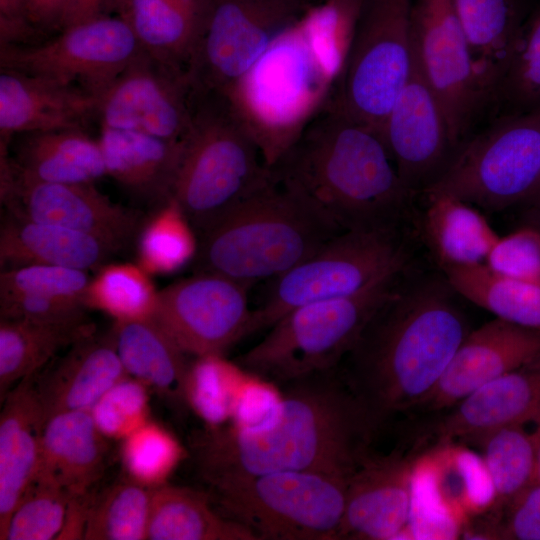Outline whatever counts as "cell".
<instances>
[{
    "label": "cell",
    "instance_id": "6da1fadb",
    "mask_svg": "<svg viewBox=\"0 0 540 540\" xmlns=\"http://www.w3.org/2000/svg\"><path fill=\"white\" fill-rule=\"evenodd\" d=\"M284 387L268 419L214 426L196 435L192 450L204 482L281 471L349 479L372 452L380 430L339 367Z\"/></svg>",
    "mask_w": 540,
    "mask_h": 540
},
{
    "label": "cell",
    "instance_id": "7a4b0ae2",
    "mask_svg": "<svg viewBox=\"0 0 540 540\" xmlns=\"http://www.w3.org/2000/svg\"><path fill=\"white\" fill-rule=\"evenodd\" d=\"M444 274L407 269L339 366L381 431L433 389L470 332Z\"/></svg>",
    "mask_w": 540,
    "mask_h": 540
},
{
    "label": "cell",
    "instance_id": "3957f363",
    "mask_svg": "<svg viewBox=\"0 0 540 540\" xmlns=\"http://www.w3.org/2000/svg\"><path fill=\"white\" fill-rule=\"evenodd\" d=\"M270 170L341 232L415 224L418 194L401 180L379 133L327 102Z\"/></svg>",
    "mask_w": 540,
    "mask_h": 540
},
{
    "label": "cell",
    "instance_id": "277c9868",
    "mask_svg": "<svg viewBox=\"0 0 540 540\" xmlns=\"http://www.w3.org/2000/svg\"><path fill=\"white\" fill-rule=\"evenodd\" d=\"M320 36L318 12L311 5L223 95L247 125L269 168L329 98L342 58L323 59L324 54L317 53Z\"/></svg>",
    "mask_w": 540,
    "mask_h": 540
},
{
    "label": "cell",
    "instance_id": "5b68a950",
    "mask_svg": "<svg viewBox=\"0 0 540 540\" xmlns=\"http://www.w3.org/2000/svg\"><path fill=\"white\" fill-rule=\"evenodd\" d=\"M339 233L272 178L199 238L195 267L250 287L284 274Z\"/></svg>",
    "mask_w": 540,
    "mask_h": 540
},
{
    "label": "cell",
    "instance_id": "8992f818",
    "mask_svg": "<svg viewBox=\"0 0 540 540\" xmlns=\"http://www.w3.org/2000/svg\"><path fill=\"white\" fill-rule=\"evenodd\" d=\"M272 181L247 125L220 94H196L173 197L198 238Z\"/></svg>",
    "mask_w": 540,
    "mask_h": 540
},
{
    "label": "cell",
    "instance_id": "52a82bcc",
    "mask_svg": "<svg viewBox=\"0 0 540 540\" xmlns=\"http://www.w3.org/2000/svg\"><path fill=\"white\" fill-rule=\"evenodd\" d=\"M406 270L356 295L290 310L260 342L238 357L237 365L283 386L338 368Z\"/></svg>",
    "mask_w": 540,
    "mask_h": 540
},
{
    "label": "cell",
    "instance_id": "ba28073f",
    "mask_svg": "<svg viewBox=\"0 0 540 540\" xmlns=\"http://www.w3.org/2000/svg\"><path fill=\"white\" fill-rule=\"evenodd\" d=\"M408 230H350L332 237L271 280L263 304L253 310L251 333L270 328L298 306L356 295L411 267Z\"/></svg>",
    "mask_w": 540,
    "mask_h": 540
},
{
    "label": "cell",
    "instance_id": "9c48e42d",
    "mask_svg": "<svg viewBox=\"0 0 540 540\" xmlns=\"http://www.w3.org/2000/svg\"><path fill=\"white\" fill-rule=\"evenodd\" d=\"M348 479L306 471L227 477L207 483L226 517L258 540H336Z\"/></svg>",
    "mask_w": 540,
    "mask_h": 540
},
{
    "label": "cell",
    "instance_id": "30bf717a",
    "mask_svg": "<svg viewBox=\"0 0 540 540\" xmlns=\"http://www.w3.org/2000/svg\"><path fill=\"white\" fill-rule=\"evenodd\" d=\"M412 0H361L327 103L378 133L413 63Z\"/></svg>",
    "mask_w": 540,
    "mask_h": 540
},
{
    "label": "cell",
    "instance_id": "8fae6325",
    "mask_svg": "<svg viewBox=\"0 0 540 540\" xmlns=\"http://www.w3.org/2000/svg\"><path fill=\"white\" fill-rule=\"evenodd\" d=\"M540 173V109L487 121L455 151L424 193L444 194L485 211L522 204Z\"/></svg>",
    "mask_w": 540,
    "mask_h": 540
},
{
    "label": "cell",
    "instance_id": "7c38bea8",
    "mask_svg": "<svg viewBox=\"0 0 540 540\" xmlns=\"http://www.w3.org/2000/svg\"><path fill=\"white\" fill-rule=\"evenodd\" d=\"M310 6L307 0H212L188 66L194 92L227 95Z\"/></svg>",
    "mask_w": 540,
    "mask_h": 540
},
{
    "label": "cell",
    "instance_id": "4fadbf2b",
    "mask_svg": "<svg viewBox=\"0 0 540 540\" xmlns=\"http://www.w3.org/2000/svg\"><path fill=\"white\" fill-rule=\"evenodd\" d=\"M411 35L457 150L484 117L488 119L489 100L453 0H412Z\"/></svg>",
    "mask_w": 540,
    "mask_h": 540
},
{
    "label": "cell",
    "instance_id": "5bb4252c",
    "mask_svg": "<svg viewBox=\"0 0 540 540\" xmlns=\"http://www.w3.org/2000/svg\"><path fill=\"white\" fill-rule=\"evenodd\" d=\"M127 23L108 14L31 44L0 45V67L52 79L99 96L141 53Z\"/></svg>",
    "mask_w": 540,
    "mask_h": 540
},
{
    "label": "cell",
    "instance_id": "9a60e30c",
    "mask_svg": "<svg viewBox=\"0 0 540 540\" xmlns=\"http://www.w3.org/2000/svg\"><path fill=\"white\" fill-rule=\"evenodd\" d=\"M248 289L222 275L197 272L159 290L153 318L186 354L222 356L251 334Z\"/></svg>",
    "mask_w": 540,
    "mask_h": 540
},
{
    "label": "cell",
    "instance_id": "2e32d148",
    "mask_svg": "<svg viewBox=\"0 0 540 540\" xmlns=\"http://www.w3.org/2000/svg\"><path fill=\"white\" fill-rule=\"evenodd\" d=\"M1 201L6 211L95 237L117 253L137 238L140 211L113 202L94 183H47L21 175L1 149Z\"/></svg>",
    "mask_w": 540,
    "mask_h": 540
},
{
    "label": "cell",
    "instance_id": "e0dca14e",
    "mask_svg": "<svg viewBox=\"0 0 540 540\" xmlns=\"http://www.w3.org/2000/svg\"><path fill=\"white\" fill-rule=\"evenodd\" d=\"M194 105L188 73L143 51L98 96L95 118L100 127L183 141Z\"/></svg>",
    "mask_w": 540,
    "mask_h": 540
},
{
    "label": "cell",
    "instance_id": "ac0fdd59",
    "mask_svg": "<svg viewBox=\"0 0 540 540\" xmlns=\"http://www.w3.org/2000/svg\"><path fill=\"white\" fill-rule=\"evenodd\" d=\"M379 135L401 180L416 194H422L433 184L456 151L442 108L414 47L410 77Z\"/></svg>",
    "mask_w": 540,
    "mask_h": 540
},
{
    "label": "cell",
    "instance_id": "d6986e66",
    "mask_svg": "<svg viewBox=\"0 0 540 540\" xmlns=\"http://www.w3.org/2000/svg\"><path fill=\"white\" fill-rule=\"evenodd\" d=\"M540 356V330L495 318L462 341L433 389L410 415H435Z\"/></svg>",
    "mask_w": 540,
    "mask_h": 540
},
{
    "label": "cell",
    "instance_id": "ffe728a7",
    "mask_svg": "<svg viewBox=\"0 0 540 540\" xmlns=\"http://www.w3.org/2000/svg\"><path fill=\"white\" fill-rule=\"evenodd\" d=\"M418 429L416 446L454 440L474 442L504 426L540 425V356L485 384Z\"/></svg>",
    "mask_w": 540,
    "mask_h": 540
},
{
    "label": "cell",
    "instance_id": "44dd1931",
    "mask_svg": "<svg viewBox=\"0 0 540 540\" xmlns=\"http://www.w3.org/2000/svg\"><path fill=\"white\" fill-rule=\"evenodd\" d=\"M412 471V453L372 451L348 479L336 540H386L400 535L412 510Z\"/></svg>",
    "mask_w": 540,
    "mask_h": 540
},
{
    "label": "cell",
    "instance_id": "7402d4cb",
    "mask_svg": "<svg viewBox=\"0 0 540 540\" xmlns=\"http://www.w3.org/2000/svg\"><path fill=\"white\" fill-rule=\"evenodd\" d=\"M128 376L111 334L79 339L34 375L44 421L66 411H91L98 400Z\"/></svg>",
    "mask_w": 540,
    "mask_h": 540
},
{
    "label": "cell",
    "instance_id": "603a6c76",
    "mask_svg": "<svg viewBox=\"0 0 540 540\" xmlns=\"http://www.w3.org/2000/svg\"><path fill=\"white\" fill-rule=\"evenodd\" d=\"M97 99L72 85L1 68V142L28 132L84 129L96 116Z\"/></svg>",
    "mask_w": 540,
    "mask_h": 540
},
{
    "label": "cell",
    "instance_id": "cb8c5ba5",
    "mask_svg": "<svg viewBox=\"0 0 540 540\" xmlns=\"http://www.w3.org/2000/svg\"><path fill=\"white\" fill-rule=\"evenodd\" d=\"M98 141L107 176L125 191L156 208L172 199L184 140L100 127Z\"/></svg>",
    "mask_w": 540,
    "mask_h": 540
},
{
    "label": "cell",
    "instance_id": "d4e9b609",
    "mask_svg": "<svg viewBox=\"0 0 540 540\" xmlns=\"http://www.w3.org/2000/svg\"><path fill=\"white\" fill-rule=\"evenodd\" d=\"M34 375L20 381L1 401L0 536L38 471L45 421L35 393Z\"/></svg>",
    "mask_w": 540,
    "mask_h": 540
},
{
    "label": "cell",
    "instance_id": "484cf974",
    "mask_svg": "<svg viewBox=\"0 0 540 540\" xmlns=\"http://www.w3.org/2000/svg\"><path fill=\"white\" fill-rule=\"evenodd\" d=\"M106 438L90 411H66L44 424L36 477L50 481L71 496L92 491L105 467Z\"/></svg>",
    "mask_w": 540,
    "mask_h": 540
},
{
    "label": "cell",
    "instance_id": "4316f807",
    "mask_svg": "<svg viewBox=\"0 0 540 540\" xmlns=\"http://www.w3.org/2000/svg\"><path fill=\"white\" fill-rule=\"evenodd\" d=\"M112 254L88 234L38 222L6 211L0 227L1 270L43 264L88 271L99 269Z\"/></svg>",
    "mask_w": 540,
    "mask_h": 540
},
{
    "label": "cell",
    "instance_id": "83f0119b",
    "mask_svg": "<svg viewBox=\"0 0 540 540\" xmlns=\"http://www.w3.org/2000/svg\"><path fill=\"white\" fill-rule=\"evenodd\" d=\"M110 334L128 376L177 405L189 406L191 364L153 317L115 321Z\"/></svg>",
    "mask_w": 540,
    "mask_h": 540
},
{
    "label": "cell",
    "instance_id": "f1b7e54d",
    "mask_svg": "<svg viewBox=\"0 0 540 540\" xmlns=\"http://www.w3.org/2000/svg\"><path fill=\"white\" fill-rule=\"evenodd\" d=\"M13 167L24 177L47 183H94L107 176L98 140L82 128L28 132L13 136Z\"/></svg>",
    "mask_w": 540,
    "mask_h": 540
},
{
    "label": "cell",
    "instance_id": "f546056e",
    "mask_svg": "<svg viewBox=\"0 0 540 540\" xmlns=\"http://www.w3.org/2000/svg\"><path fill=\"white\" fill-rule=\"evenodd\" d=\"M489 111L513 49L534 7L529 0H453Z\"/></svg>",
    "mask_w": 540,
    "mask_h": 540
},
{
    "label": "cell",
    "instance_id": "4dcf8cb0",
    "mask_svg": "<svg viewBox=\"0 0 540 540\" xmlns=\"http://www.w3.org/2000/svg\"><path fill=\"white\" fill-rule=\"evenodd\" d=\"M421 195L426 205L417 225L440 269L485 263L499 238L485 217L457 198Z\"/></svg>",
    "mask_w": 540,
    "mask_h": 540
},
{
    "label": "cell",
    "instance_id": "1f68e13d",
    "mask_svg": "<svg viewBox=\"0 0 540 540\" xmlns=\"http://www.w3.org/2000/svg\"><path fill=\"white\" fill-rule=\"evenodd\" d=\"M149 540H258L243 524L216 512L206 493L166 483L152 487Z\"/></svg>",
    "mask_w": 540,
    "mask_h": 540
},
{
    "label": "cell",
    "instance_id": "d6a6232c",
    "mask_svg": "<svg viewBox=\"0 0 540 540\" xmlns=\"http://www.w3.org/2000/svg\"><path fill=\"white\" fill-rule=\"evenodd\" d=\"M143 51L188 73L201 20L171 0H111Z\"/></svg>",
    "mask_w": 540,
    "mask_h": 540
},
{
    "label": "cell",
    "instance_id": "836d02e7",
    "mask_svg": "<svg viewBox=\"0 0 540 540\" xmlns=\"http://www.w3.org/2000/svg\"><path fill=\"white\" fill-rule=\"evenodd\" d=\"M94 332L92 323L52 324L0 319V400L42 369L62 349Z\"/></svg>",
    "mask_w": 540,
    "mask_h": 540
},
{
    "label": "cell",
    "instance_id": "e575fe53",
    "mask_svg": "<svg viewBox=\"0 0 540 540\" xmlns=\"http://www.w3.org/2000/svg\"><path fill=\"white\" fill-rule=\"evenodd\" d=\"M441 272L458 295L496 318L540 330V282L500 274L485 263Z\"/></svg>",
    "mask_w": 540,
    "mask_h": 540
},
{
    "label": "cell",
    "instance_id": "d590c367",
    "mask_svg": "<svg viewBox=\"0 0 540 540\" xmlns=\"http://www.w3.org/2000/svg\"><path fill=\"white\" fill-rule=\"evenodd\" d=\"M539 433L535 438L522 426L492 430L474 442L480 445L483 463L497 502L507 504L537 479Z\"/></svg>",
    "mask_w": 540,
    "mask_h": 540
},
{
    "label": "cell",
    "instance_id": "8d00e7d4",
    "mask_svg": "<svg viewBox=\"0 0 540 540\" xmlns=\"http://www.w3.org/2000/svg\"><path fill=\"white\" fill-rule=\"evenodd\" d=\"M198 248V235L174 199L157 207L137 236L138 264L150 275L182 269Z\"/></svg>",
    "mask_w": 540,
    "mask_h": 540
},
{
    "label": "cell",
    "instance_id": "74e56055",
    "mask_svg": "<svg viewBox=\"0 0 540 540\" xmlns=\"http://www.w3.org/2000/svg\"><path fill=\"white\" fill-rule=\"evenodd\" d=\"M151 492L152 487L128 477L93 496L83 539H147Z\"/></svg>",
    "mask_w": 540,
    "mask_h": 540
},
{
    "label": "cell",
    "instance_id": "f35d334b",
    "mask_svg": "<svg viewBox=\"0 0 540 540\" xmlns=\"http://www.w3.org/2000/svg\"><path fill=\"white\" fill-rule=\"evenodd\" d=\"M159 291L138 263L104 264L90 279L85 305L115 321L153 317Z\"/></svg>",
    "mask_w": 540,
    "mask_h": 540
},
{
    "label": "cell",
    "instance_id": "ab89813d",
    "mask_svg": "<svg viewBox=\"0 0 540 540\" xmlns=\"http://www.w3.org/2000/svg\"><path fill=\"white\" fill-rule=\"evenodd\" d=\"M540 109V4L534 6L516 40L496 89L488 120Z\"/></svg>",
    "mask_w": 540,
    "mask_h": 540
},
{
    "label": "cell",
    "instance_id": "60d3db41",
    "mask_svg": "<svg viewBox=\"0 0 540 540\" xmlns=\"http://www.w3.org/2000/svg\"><path fill=\"white\" fill-rule=\"evenodd\" d=\"M71 495L35 477L13 511L1 540H51L61 533Z\"/></svg>",
    "mask_w": 540,
    "mask_h": 540
},
{
    "label": "cell",
    "instance_id": "b9f144b4",
    "mask_svg": "<svg viewBox=\"0 0 540 540\" xmlns=\"http://www.w3.org/2000/svg\"><path fill=\"white\" fill-rule=\"evenodd\" d=\"M122 440V459L128 477L149 487L163 484L181 456L177 441L150 421Z\"/></svg>",
    "mask_w": 540,
    "mask_h": 540
},
{
    "label": "cell",
    "instance_id": "7bdbcfd3",
    "mask_svg": "<svg viewBox=\"0 0 540 540\" xmlns=\"http://www.w3.org/2000/svg\"><path fill=\"white\" fill-rule=\"evenodd\" d=\"M87 271L32 264L4 269L0 273V296L31 295L82 301L90 282ZM88 308V307H87Z\"/></svg>",
    "mask_w": 540,
    "mask_h": 540
},
{
    "label": "cell",
    "instance_id": "ee69618b",
    "mask_svg": "<svg viewBox=\"0 0 540 540\" xmlns=\"http://www.w3.org/2000/svg\"><path fill=\"white\" fill-rule=\"evenodd\" d=\"M90 412L105 437L124 439L149 421L147 387L126 376L112 386Z\"/></svg>",
    "mask_w": 540,
    "mask_h": 540
},
{
    "label": "cell",
    "instance_id": "f6af8a7d",
    "mask_svg": "<svg viewBox=\"0 0 540 540\" xmlns=\"http://www.w3.org/2000/svg\"><path fill=\"white\" fill-rule=\"evenodd\" d=\"M485 264L512 278L540 282V231L526 225L499 237Z\"/></svg>",
    "mask_w": 540,
    "mask_h": 540
},
{
    "label": "cell",
    "instance_id": "bcb514c9",
    "mask_svg": "<svg viewBox=\"0 0 540 540\" xmlns=\"http://www.w3.org/2000/svg\"><path fill=\"white\" fill-rule=\"evenodd\" d=\"M87 306L79 300L31 295L0 296V318L52 324L88 323Z\"/></svg>",
    "mask_w": 540,
    "mask_h": 540
},
{
    "label": "cell",
    "instance_id": "7dc6e473",
    "mask_svg": "<svg viewBox=\"0 0 540 540\" xmlns=\"http://www.w3.org/2000/svg\"><path fill=\"white\" fill-rule=\"evenodd\" d=\"M499 536L505 539L540 540V482L533 483L512 501Z\"/></svg>",
    "mask_w": 540,
    "mask_h": 540
},
{
    "label": "cell",
    "instance_id": "c3c4849f",
    "mask_svg": "<svg viewBox=\"0 0 540 540\" xmlns=\"http://www.w3.org/2000/svg\"><path fill=\"white\" fill-rule=\"evenodd\" d=\"M25 21L33 34L61 32L67 22L72 0H21Z\"/></svg>",
    "mask_w": 540,
    "mask_h": 540
},
{
    "label": "cell",
    "instance_id": "681fc988",
    "mask_svg": "<svg viewBox=\"0 0 540 540\" xmlns=\"http://www.w3.org/2000/svg\"><path fill=\"white\" fill-rule=\"evenodd\" d=\"M33 40L21 0H0V45L31 44Z\"/></svg>",
    "mask_w": 540,
    "mask_h": 540
},
{
    "label": "cell",
    "instance_id": "f907efd6",
    "mask_svg": "<svg viewBox=\"0 0 540 540\" xmlns=\"http://www.w3.org/2000/svg\"><path fill=\"white\" fill-rule=\"evenodd\" d=\"M110 4L111 0H72L65 28L106 15Z\"/></svg>",
    "mask_w": 540,
    "mask_h": 540
},
{
    "label": "cell",
    "instance_id": "816d5d0a",
    "mask_svg": "<svg viewBox=\"0 0 540 540\" xmlns=\"http://www.w3.org/2000/svg\"><path fill=\"white\" fill-rule=\"evenodd\" d=\"M186 9L201 21L205 17L212 0H171ZM202 23V22H201Z\"/></svg>",
    "mask_w": 540,
    "mask_h": 540
},
{
    "label": "cell",
    "instance_id": "f5cc1de1",
    "mask_svg": "<svg viewBox=\"0 0 540 540\" xmlns=\"http://www.w3.org/2000/svg\"><path fill=\"white\" fill-rule=\"evenodd\" d=\"M526 222L528 226L540 231V209H527Z\"/></svg>",
    "mask_w": 540,
    "mask_h": 540
},
{
    "label": "cell",
    "instance_id": "db71d44e",
    "mask_svg": "<svg viewBox=\"0 0 540 540\" xmlns=\"http://www.w3.org/2000/svg\"><path fill=\"white\" fill-rule=\"evenodd\" d=\"M539 198H540V173L531 193L524 200L522 204L528 207L532 205L535 201H537Z\"/></svg>",
    "mask_w": 540,
    "mask_h": 540
},
{
    "label": "cell",
    "instance_id": "11a10c76",
    "mask_svg": "<svg viewBox=\"0 0 540 540\" xmlns=\"http://www.w3.org/2000/svg\"><path fill=\"white\" fill-rule=\"evenodd\" d=\"M537 479L540 482V435H539V443H538V451H537Z\"/></svg>",
    "mask_w": 540,
    "mask_h": 540
},
{
    "label": "cell",
    "instance_id": "9f6ffc18",
    "mask_svg": "<svg viewBox=\"0 0 540 540\" xmlns=\"http://www.w3.org/2000/svg\"><path fill=\"white\" fill-rule=\"evenodd\" d=\"M527 209H540V198L532 205L528 206Z\"/></svg>",
    "mask_w": 540,
    "mask_h": 540
},
{
    "label": "cell",
    "instance_id": "6f0895ef",
    "mask_svg": "<svg viewBox=\"0 0 540 540\" xmlns=\"http://www.w3.org/2000/svg\"><path fill=\"white\" fill-rule=\"evenodd\" d=\"M308 1V0H307Z\"/></svg>",
    "mask_w": 540,
    "mask_h": 540
}]
</instances>
